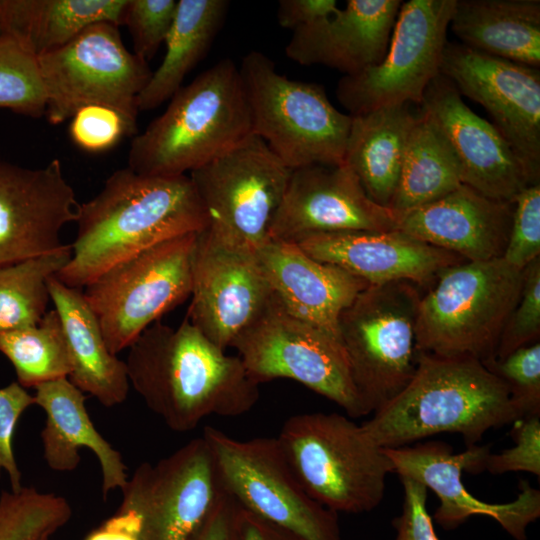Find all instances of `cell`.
<instances>
[{"mask_svg": "<svg viewBox=\"0 0 540 540\" xmlns=\"http://www.w3.org/2000/svg\"><path fill=\"white\" fill-rule=\"evenodd\" d=\"M243 507L221 485L208 512L187 540H242Z\"/></svg>", "mask_w": 540, "mask_h": 540, "instance_id": "obj_45", "label": "cell"}, {"mask_svg": "<svg viewBox=\"0 0 540 540\" xmlns=\"http://www.w3.org/2000/svg\"><path fill=\"white\" fill-rule=\"evenodd\" d=\"M84 540H138L134 522L127 515L115 512Z\"/></svg>", "mask_w": 540, "mask_h": 540, "instance_id": "obj_48", "label": "cell"}, {"mask_svg": "<svg viewBox=\"0 0 540 540\" xmlns=\"http://www.w3.org/2000/svg\"><path fill=\"white\" fill-rule=\"evenodd\" d=\"M35 391V404L46 414L41 441L49 468L73 471L80 463V448H88L101 466L103 498L112 490L121 489L128 479L127 467L120 452L95 428L85 406L84 393L68 378L40 384Z\"/></svg>", "mask_w": 540, "mask_h": 540, "instance_id": "obj_26", "label": "cell"}, {"mask_svg": "<svg viewBox=\"0 0 540 540\" xmlns=\"http://www.w3.org/2000/svg\"><path fill=\"white\" fill-rule=\"evenodd\" d=\"M420 297L416 342L420 353L494 359L503 328L519 301L523 270L503 258L447 267Z\"/></svg>", "mask_w": 540, "mask_h": 540, "instance_id": "obj_5", "label": "cell"}, {"mask_svg": "<svg viewBox=\"0 0 540 540\" xmlns=\"http://www.w3.org/2000/svg\"><path fill=\"white\" fill-rule=\"evenodd\" d=\"M335 0H280L277 22L292 31L325 20L339 11Z\"/></svg>", "mask_w": 540, "mask_h": 540, "instance_id": "obj_46", "label": "cell"}, {"mask_svg": "<svg viewBox=\"0 0 540 540\" xmlns=\"http://www.w3.org/2000/svg\"><path fill=\"white\" fill-rule=\"evenodd\" d=\"M291 170L259 137L190 172L211 231L257 249L269 240Z\"/></svg>", "mask_w": 540, "mask_h": 540, "instance_id": "obj_14", "label": "cell"}, {"mask_svg": "<svg viewBox=\"0 0 540 540\" xmlns=\"http://www.w3.org/2000/svg\"><path fill=\"white\" fill-rule=\"evenodd\" d=\"M456 1L402 3L382 61L344 75L337 84V99L349 115L397 104L420 106L428 85L440 74Z\"/></svg>", "mask_w": 540, "mask_h": 540, "instance_id": "obj_13", "label": "cell"}, {"mask_svg": "<svg viewBox=\"0 0 540 540\" xmlns=\"http://www.w3.org/2000/svg\"><path fill=\"white\" fill-rule=\"evenodd\" d=\"M461 184V169L450 144L435 120L419 106L389 208L402 214L445 196Z\"/></svg>", "mask_w": 540, "mask_h": 540, "instance_id": "obj_32", "label": "cell"}, {"mask_svg": "<svg viewBox=\"0 0 540 540\" xmlns=\"http://www.w3.org/2000/svg\"><path fill=\"white\" fill-rule=\"evenodd\" d=\"M71 245L0 267V333L37 325L47 313L48 280L69 261Z\"/></svg>", "mask_w": 540, "mask_h": 540, "instance_id": "obj_33", "label": "cell"}, {"mask_svg": "<svg viewBox=\"0 0 540 540\" xmlns=\"http://www.w3.org/2000/svg\"><path fill=\"white\" fill-rule=\"evenodd\" d=\"M129 384L174 432L206 417H237L259 399V385L238 356L226 354L185 318L177 327L160 320L128 348Z\"/></svg>", "mask_w": 540, "mask_h": 540, "instance_id": "obj_2", "label": "cell"}, {"mask_svg": "<svg viewBox=\"0 0 540 540\" xmlns=\"http://www.w3.org/2000/svg\"><path fill=\"white\" fill-rule=\"evenodd\" d=\"M483 363L507 385L520 418L540 414L539 341Z\"/></svg>", "mask_w": 540, "mask_h": 540, "instance_id": "obj_37", "label": "cell"}, {"mask_svg": "<svg viewBox=\"0 0 540 540\" xmlns=\"http://www.w3.org/2000/svg\"><path fill=\"white\" fill-rule=\"evenodd\" d=\"M79 205L59 159L41 168L0 161V267L62 248Z\"/></svg>", "mask_w": 540, "mask_h": 540, "instance_id": "obj_20", "label": "cell"}, {"mask_svg": "<svg viewBox=\"0 0 540 540\" xmlns=\"http://www.w3.org/2000/svg\"><path fill=\"white\" fill-rule=\"evenodd\" d=\"M256 253L282 306L340 339L341 313L370 284L336 265L312 258L296 243L268 240Z\"/></svg>", "mask_w": 540, "mask_h": 540, "instance_id": "obj_25", "label": "cell"}, {"mask_svg": "<svg viewBox=\"0 0 540 540\" xmlns=\"http://www.w3.org/2000/svg\"><path fill=\"white\" fill-rule=\"evenodd\" d=\"M404 499L402 511L394 518V540H439L427 509V488L421 483L400 478Z\"/></svg>", "mask_w": 540, "mask_h": 540, "instance_id": "obj_44", "label": "cell"}, {"mask_svg": "<svg viewBox=\"0 0 540 540\" xmlns=\"http://www.w3.org/2000/svg\"><path fill=\"white\" fill-rule=\"evenodd\" d=\"M242 540H302L295 534L245 510L241 519Z\"/></svg>", "mask_w": 540, "mask_h": 540, "instance_id": "obj_47", "label": "cell"}, {"mask_svg": "<svg viewBox=\"0 0 540 540\" xmlns=\"http://www.w3.org/2000/svg\"><path fill=\"white\" fill-rule=\"evenodd\" d=\"M239 71L252 134L287 168L344 164L352 116L333 106L323 86L288 79L259 51L244 56Z\"/></svg>", "mask_w": 540, "mask_h": 540, "instance_id": "obj_7", "label": "cell"}, {"mask_svg": "<svg viewBox=\"0 0 540 540\" xmlns=\"http://www.w3.org/2000/svg\"><path fill=\"white\" fill-rule=\"evenodd\" d=\"M76 223L71 257L55 277L82 289L153 246L203 231L209 219L189 176H148L126 167L79 205Z\"/></svg>", "mask_w": 540, "mask_h": 540, "instance_id": "obj_1", "label": "cell"}, {"mask_svg": "<svg viewBox=\"0 0 540 540\" xmlns=\"http://www.w3.org/2000/svg\"><path fill=\"white\" fill-rule=\"evenodd\" d=\"M540 335V257L523 269L519 301L500 335L494 360L539 341Z\"/></svg>", "mask_w": 540, "mask_h": 540, "instance_id": "obj_38", "label": "cell"}, {"mask_svg": "<svg viewBox=\"0 0 540 540\" xmlns=\"http://www.w3.org/2000/svg\"><path fill=\"white\" fill-rule=\"evenodd\" d=\"M37 60L49 123H63L88 105L111 107L136 122L137 97L152 71L125 47L117 25L94 23Z\"/></svg>", "mask_w": 540, "mask_h": 540, "instance_id": "obj_12", "label": "cell"}, {"mask_svg": "<svg viewBox=\"0 0 540 540\" xmlns=\"http://www.w3.org/2000/svg\"><path fill=\"white\" fill-rule=\"evenodd\" d=\"M186 318L226 350L265 310L273 291L256 249L209 228L196 234Z\"/></svg>", "mask_w": 540, "mask_h": 540, "instance_id": "obj_16", "label": "cell"}, {"mask_svg": "<svg viewBox=\"0 0 540 540\" xmlns=\"http://www.w3.org/2000/svg\"><path fill=\"white\" fill-rule=\"evenodd\" d=\"M127 0H0L2 34L36 57L98 22L122 24Z\"/></svg>", "mask_w": 540, "mask_h": 540, "instance_id": "obj_30", "label": "cell"}, {"mask_svg": "<svg viewBox=\"0 0 540 540\" xmlns=\"http://www.w3.org/2000/svg\"><path fill=\"white\" fill-rule=\"evenodd\" d=\"M0 108L33 118L46 111L37 57L6 34L0 35Z\"/></svg>", "mask_w": 540, "mask_h": 540, "instance_id": "obj_36", "label": "cell"}, {"mask_svg": "<svg viewBox=\"0 0 540 540\" xmlns=\"http://www.w3.org/2000/svg\"><path fill=\"white\" fill-rule=\"evenodd\" d=\"M296 244L312 258L336 265L370 285L426 284L447 267L466 261L400 230L322 233Z\"/></svg>", "mask_w": 540, "mask_h": 540, "instance_id": "obj_22", "label": "cell"}, {"mask_svg": "<svg viewBox=\"0 0 540 540\" xmlns=\"http://www.w3.org/2000/svg\"><path fill=\"white\" fill-rule=\"evenodd\" d=\"M419 115L411 104H397L352 116L345 164L367 195L389 207L395 193L407 142Z\"/></svg>", "mask_w": 540, "mask_h": 540, "instance_id": "obj_28", "label": "cell"}, {"mask_svg": "<svg viewBox=\"0 0 540 540\" xmlns=\"http://www.w3.org/2000/svg\"><path fill=\"white\" fill-rule=\"evenodd\" d=\"M71 515L63 496L34 487L4 490L0 494V540H51Z\"/></svg>", "mask_w": 540, "mask_h": 540, "instance_id": "obj_35", "label": "cell"}, {"mask_svg": "<svg viewBox=\"0 0 540 540\" xmlns=\"http://www.w3.org/2000/svg\"><path fill=\"white\" fill-rule=\"evenodd\" d=\"M420 107L445 135L463 184L489 198L513 202L526 187L540 183L498 129L474 113L442 74L428 85Z\"/></svg>", "mask_w": 540, "mask_h": 540, "instance_id": "obj_21", "label": "cell"}, {"mask_svg": "<svg viewBox=\"0 0 540 540\" xmlns=\"http://www.w3.org/2000/svg\"><path fill=\"white\" fill-rule=\"evenodd\" d=\"M226 0H179L166 37V53L137 97L138 111L160 106L182 87L185 76L206 55L225 20Z\"/></svg>", "mask_w": 540, "mask_h": 540, "instance_id": "obj_31", "label": "cell"}, {"mask_svg": "<svg viewBox=\"0 0 540 540\" xmlns=\"http://www.w3.org/2000/svg\"><path fill=\"white\" fill-rule=\"evenodd\" d=\"M513 202L489 198L461 184L445 196L400 214L398 230L466 261L502 258Z\"/></svg>", "mask_w": 540, "mask_h": 540, "instance_id": "obj_23", "label": "cell"}, {"mask_svg": "<svg viewBox=\"0 0 540 540\" xmlns=\"http://www.w3.org/2000/svg\"><path fill=\"white\" fill-rule=\"evenodd\" d=\"M449 27L471 49L540 67L539 0H457Z\"/></svg>", "mask_w": 540, "mask_h": 540, "instance_id": "obj_29", "label": "cell"}, {"mask_svg": "<svg viewBox=\"0 0 540 540\" xmlns=\"http://www.w3.org/2000/svg\"><path fill=\"white\" fill-rule=\"evenodd\" d=\"M384 452L399 478L413 479L436 494L439 505L433 518L445 530L481 515L495 520L514 539L525 540L528 526L540 516V491L526 481L520 483L517 497L508 503H487L467 491L462 473L485 470L491 453L488 445L474 444L453 453L443 442L427 441L385 448Z\"/></svg>", "mask_w": 540, "mask_h": 540, "instance_id": "obj_17", "label": "cell"}, {"mask_svg": "<svg viewBox=\"0 0 540 540\" xmlns=\"http://www.w3.org/2000/svg\"><path fill=\"white\" fill-rule=\"evenodd\" d=\"M540 257V183L526 187L513 200V216L503 259L523 270Z\"/></svg>", "mask_w": 540, "mask_h": 540, "instance_id": "obj_40", "label": "cell"}, {"mask_svg": "<svg viewBox=\"0 0 540 540\" xmlns=\"http://www.w3.org/2000/svg\"><path fill=\"white\" fill-rule=\"evenodd\" d=\"M196 234L153 246L83 288L112 354L128 349L143 331L191 296Z\"/></svg>", "mask_w": 540, "mask_h": 540, "instance_id": "obj_10", "label": "cell"}, {"mask_svg": "<svg viewBox=\"0 0 540 540\" xmlns=\"http://www.w3.org/2000/svg\"><path fill=\"white\" fill-rule=\"evenodd\" d=\"M400 214L374 202L345 163L291 170L269 240L297 243L315 234L398 230Z\"/></svg>", "mask_w": 540, "mask_h": 540, "instance_id": "obj_19", "label": "cell"}, {"mask_svg": "<svg viewBox=\"0 0 540 540\" xmlns=\"http://www.w3.org/2000/svg\"><path fill=\"white\" fill-rule=\"evenodd\" d=\"M177 2L175 0H127L122 24L126 25L134 54L149 61L157 52L173 24Z\"/></svg>", "mask_w": 540, "mask_h": 540, "instance_id": "obj_39", "label": "cell"}, {"mask_svg": "<svg viewBox=\"0 0 540 540\" xmlns=\"http://www.w3.org/2000/svg\"><path fill=\"white\" fill-rule=\"evenodd\" d=\"M251 135L239 68L221 59L182 86L166 110L133 138L127 167L148 176L186 175Z\"/></svg>", "mask_w": 540, "mask_h": 540, "instance_id": "obj_4", "label": "cell"}, {"mask_svg": "<svg viewBox=\"0 0 540 540\" xmlns=\"http://www.w3.org/2000/svg\"><path fill=\"white\" fill-rule=\"evenodd\" d=\"M400 0H348L344 9L294 30L286 56L300 65H324L353 75L384 58Z\"/></svg>", "mask_w": 540, "mask_h": 540, "instance_id": "obj_24", "label": "cell"}, {"mask_svg": "<svg viewBox=\"0 0 540 540\" xmlns=\"http://www.w3.org/2000/svg\"><path fill=\"white\" fill-rule=\"evenodd\" d=\"M512 430L515 445L500 453H490L485 470L492 474L528 472L540 476V414L516 420Z\"/></svg>", "mask_w": 540, "mask_h": 540, "instance_id": "obj_42", "label": "cell"}, {"mask_svg": "<svg viewBox=\"0 0 540 540\" xmlns=\"http://www.w3.org/2000/svg\"><path fill=\"white\" fill-rule=\"evenodd\" d=\"M220 487L211 449L201 436L154 465L141 463L121 488L116 511L133 520L138 540H187Z\"/></svg>", "mask_w": 540, "mask_h": 540, "instance_id": "obj_15", "label": "cell"}, {"mask_svg": "<svg viewBox=\"0 0 540 540\" xmlns=\"http://www.w3.org/2000/svg\"><path fill=\"white\" fill-rule=\"evenodd\" d=\"M50 300L61 320L70 358L68 379L105 407L121 404L129 392L125 361L110 352L82 290L48 280Z\"/></svg>", "mask_w": 540, "mask_h": 540, "instance_id": "obj_27", "label": "cell"}, {"mask_svg": "<svg viewBox=\"0 0 540 540\" xmlns=\"http://www.w3.org/2000/svg\"><path fill=\"white\" fill-rule=\"evenodd\" d=\"M440 74L486 109L516 155L540 179L539 68L447 42Z\"/></svg>", "mask_w": 540, "mask_h": 540, "instance_id": "obj_18", "label": "cell"}, {"mask_svg": "<svg viewBox=\"0 0 540 540\" xmlns=\"http://www.w3.org/2000/svg\"><path fill=\"white\" fill-rule=\"evenodd\" d=\"M136 130L135 121L103 105L80 108L71 118L69 126L72 141L88 152L109 150L124 136L135 134Z\"/></svg>", "mask_w": 540, "mask_h": 540, "instance_id": "obj_41", "label": "cell"}, {"mask_svg": "<svg viewBox=\"0 0 540 540\" xmlns=\"http://www.w3.org/2000/svg\"><path fill=\"white\" fill-rule=\"evenodd\" d=\"M202 437L222 487L245 510L302 540H341L337 513L306 492L276 437L239 440L211 426Z\"/></svg>", "mask_w": 540, "mask_h": 540, "instance_id": "obj_11", "label": "cell"}, {"mask_svg": "<svg viewBox=\"0 0 540 540\" xmlns=\"http://www.w3.org/2000/svg\"><path fill=\"white\" fill-rule=\"evenodd\" d=\"M420 297L406 281L369 285L339 317V337L366 415L395 397L416 370Z\"/></svg>", "mask_w": 540, "mask_h": 540, "instance_id": "obj_8", "label": "cell"}, {"mask_svg": "<svg viewBox=\"0 0 540 540\" xmlns=\"http://www.w3.org/2000/svg\"><path fill=\"white\" fill-rule=\"evenodd\" d=\"M231 347L258 385L292 379L336 403L351 418L366 415L341 340L290 314L274 293Z\"/></svg>", "mask_w": 540, "mask_h": 540, "instance_id": "obj_9", "label": "cell"}, {"mask_svg": "<svg viewBox=\"0 0 540 540\" xmlns=\"http://www.w3.org/2000/svg\"><path fill=\"white\" fill-rule=\"evenodd\" d=\"M276 438L303 488L324 507L360 514L381 503L392 464L349 416L293 415Z\"/></svg>", "mask_w": 540, "mask_h": 540, "instance_id": "obj_6", "label": "cell"}, {"mask_svg": "<svg viewBox=\"0 0 540 540\" xmlns=\"http://www.w3.org/2000/svg\"><path fill=\"white\" fill-rule=\"evenodd\" d=\"M0 352L14 366L17 382L26 387L68 378L71 364L67 344L55 309L35 326L0 333Z\"/></svg>", "mask_w": 540, "mask_h": 540, "instance_id": "obj_34", "label": "cell"}, {"mask_svg": "<svg viewBox=\"0 0 540 540\" xmlns=\"http://www.w3.org/2000/svg\"><path fill=\"white\" fill-rule=\"evenodd\" d=\"M33 404L34 396L18 382L0 388V474L2 469L7 472L14 492L23 487L13 451L14 431L22 413Z\"/></svg>", "mask_w": 540, "mask_h": 540, "instance_id": "obj_43", "label": "cell"}, {"mask_svg": "<svg viewBox=\"0 0 540 540\" xmlns=\"http://www.w3.org/2000/svg\"><path fill=\"white\" fill-rule=\"evenodd\" d=\"M0 35H2V28H1V24H0Z\"/></svg>", "mask_w": 540, "mask_h": 540, "instance_id": "obj_49", "label": "cell"}, {"mask_svg": "<svg viewBox=\"0 0 540 540\" xmlns=\"http://www.w3.org/2000/svg\"><path fill=\"white\" fill-rule=\"evenodd\" d=\"M518 419L507 385L481 360L419 353L408 384L361 425L383 449L441 433L470 446Z\"/></svg>", "mask_w": 540, "mask_h": 540, "instance_id": "obj_3", "label": "cell"}]
</instances>
